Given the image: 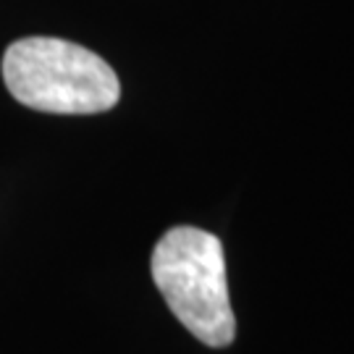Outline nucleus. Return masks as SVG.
I'll list each match as a JSON object with an SVG mask.
<instances>
[{
	"label": "nucleus",
	"instance_id": "nucleus-1",
	"mask_svg": "<svg viewBox=\"0 0 354 354\" xmlns=\"http://www.w3.org/2000/svg\"><path fill=\"white\" fill-rule=\"evenodd\" d=\"M3 79L16 100L42 113H102L121 97L118 76L97 53L58 37H24L8 45Z\"/></svg>",
	"mask_w": 354,
	"mask_h": 354
},
{
	"label": "nucleus",
	"instance_id": "nucleus-2",
	"mask_svg": "<svg viewBox=\"0 0 354 354\" xmlns=\"http://www.w3.org/2000/svg\"><path fill=\"white\" fill-rule=\"evenodd\" d=\"M152 281L181 326L207 346H228L236 320L228 299L226 257L215 234L194 226L165 231L152 250Z\"/></svg>",
	"mask_w": 354,
	"mask_h": 354
}]
</instances>
